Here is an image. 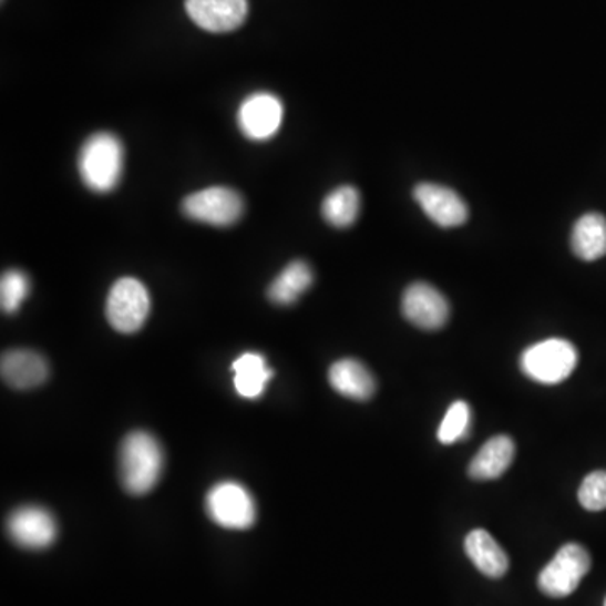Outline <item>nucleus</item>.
I'll use <instances>...</instances> for the list:
<instances>
[{
	"label": "nucleus",
	"mask_w": 606,
	"mask_h": 606,
	"mask_svg": "<svg viewBox=\"0 0 606 606\" xmlns=\"http://www.w3.org/2000/svg\"><path fill=\"white\" fill-rule=\"evenodd\" d=\"M164 469L161 443L147 431H134L120 449V479L126 492L144 495L157 485Z\"/></svg>",
	"instance_id": "1"
},
{
	"label": "nucleus",
	"mask_w": 606,
	"mask_h": 606,
	"mask_svg": "<svg viewBox=\"0 0 606 606\" xmlns=\"http://www.w3.org/2000/svg\"><path fill=\"white\" fill-rule=\"evenodd\" d=\"M122 142L109 132H100L84 142L78 157V171L84 186L95 193H109L119 186L123 174Z\"/></svg>",
	"instance_id": "2"
},
{
	"label": "nucleus",
	"mask_w": 606,
	"mask_h": 606,
	"mask_svg": "<svg viewBox=\"0 0 606 606\" xmlns=\"http://www.w3.org/2000/svg\"><path fill=\"white\" fill-rule=\"evenodd\" d=\"M578 366V351L565 339H547L524 351L521 369L541 384H557L568 379Z\"/></svg>",
	"instance_id": "3"
},
{
	"label": "nucleus",
	"mask_w": 606,
	"mask_h": 606,
	"mask_svg": "<svg viewBox=\"0 0 606 606\" xmlns=\"http://www.w3.org/2000/svg\"><path fill=\"white\" fill-rule=\"evenodd\" d=\"M151 312L147 288L135 278H120L110 288L105 314L110 326L122 333H134L144 326Z\"/></svg>",
	"instance_id": "4"
},
{
	"label": "nucleus",
	"mask_w": 606,
	"mask_h": 606,
	"mask_svg": "<svg viewBox=\"0 0 606 606\" xmlns=\"http://www.w3.org/2000/svg\"><path fill=\"white\" fill-rule=\"evenodd\" d=\"M589 569L592 557L588 551L576 543L565 544L557 551L549 565L544 566L537 578V586L544 595L565 598L575 593Z\"/></svg>",
	"instance_id": "5"
},
{
	"label": "nucleus",
	"mask_w": 606,
	"mask_h": 606,
	"mask_svg": "<svg viewBox=\"0 0 606 606\" xmlns=\"http://www.w3.org/2000/svg\"><path fill=\"white\" fill-rule=\"evenodd\" d=\"M183 209L187 218L194 222L225 228L235 225L242 218L245 203L236 191L216 186L187 196Z\"/></svg>",
	"instance_id": "6"
},
{
	"label": "nucleus",
	"mask_w": 606,
	"mask_h": 606,
	"mask_svg": "<svg viewBox=\"0 0 606 606\" xmlns=\"http://www.w3.org/2000/svg\"><path fill=\"white\" fill-rule=\"evenodd\" d=\"M207 514L225 530H248L256 521L251 494L236 482H222L210 489L206 499Z\"/></svg>",
	"instance_id": "7"
},
{
	"label": "nucleus",
	"mask_w": 606,
	"mask_h": 606,
	"mask_svg": "<svg viewBox=\"0 0 606 606\" xmlns=\"http://www.w3.org/2000/svg\"><path fill=\"white\" fill-rule=\"evenodd\" d=\"M8 533L24 549H47L58 537V524L53 514L38 505H25L12 512Z\"/></svg>",
	"instance_id": "8"
},
{
	"label": "nucleus",
	"mask_w": 606,
	"mask_h": 606,
	"mask_svg": "<svg viewBox=\"0 0 606 606\" xmlns=\"http://www.w3.org/2000/svg\"><path fill=\"white\" fill-rule=\"evenodd\" d=\"M284 120V105L271 93H253L239 105L238 125L251 141L274 137Z\"/></svg>",
	"instance_id": "9"
},
{
	"label": "nucleus",
	"mask_w": 606,
	"mask_h": 606,
	"mask_svg": "<svg viewBox=\"0 0 606 606\" xmlns=\"http://www.w3.org/2000/svg\"><path fill=\"white\" fill-rule=\"evenodd\" d=\"M403 316L420 329L436 330L449 320V301L435 287L418 281L404 291Z\"/></svg>",
	"instance_id": "10"
},
{
	"label": "nucleus",
	"mask_w": 606,
	"mask_h": 606,
	"mask_svg": "<svg viewBox=\"0 0 606 606\" xmlns=\"http://www.w3.org/2000/svg\"><path fill=\"white\" fill-rule=\"evenodd\" d=\"M186 11L204 31L229 32L248 18V0H186Z\"/></svg>",
	"instance_id": "11"
},
{
	"label": "nucleus",
	"mask_w": 606,
	"mask_h": 606,
	"mask_svg": "<svg viewBox=\"0 0 606 606\" xmlns=\"http://www.w3.org/2000/svg\"><path fill=\"white\" fill-rule=\"evenodd\" d=\"M414 199L431 222L443 228H455L469 218V207L455 191L439 184H420L414 189Z\"/></svg>",
	"instance_id": "12"
},
{
	"label": "nucleus",
	"mask_w": 606,
	"mask_h": 606,
	"mask_svg": "<svg viewBox=\"0 0 606 606\" xmlns=\"http://www.w3.org/2000/svg\"><path fill=\"white\" fill-rule=\"evenodd\" d=\"M0 372L6 384L14 389H32L47 381L50 374L47 359L28 349H14L2 355Z\"/></svg>",
	"instance_id": "13"
},
{
	"label": "nucleus",
	"mask_w": 606,
	"mask_h": 606,
	"mask_svg": "<svg viewBox=\"0 0 606 606\" xmlns=\"http://www.w3.org/2000/svg\"><path fill=\"white\" fill-rule=\"evenodd\" d=\"M329 382L337 393L356 401L371 400L376 393L374 376L356 359L333 362L329 369Z\"/></svg>",
	"instance_id": "14"
},
{
	"label": "nucleus",
	"mask_w": 606,
	"mask_h": 606,
	"mask_svg": "<svg viewBox=\"0 0 606 606\" xmlns=\"http://www.w3.org/2000/svg\"><path fill=\"white\" fill-rule=\"evenodd\" d=\"M466 556L475 568L489 578H502L509 569V557L497 541L484 530H475L465 537Z\"/></svg>",
	"instance_id": "15"
},
{
	"label": "nucleus",
	"mask_w": 606,
	"mask_h": 606,
	"mask_svg": "<svg viewBox=\"0 0 606 606\" xmlns=\"http://www.w3.org/2000/svg\"><path fill=\"white\" fill-rule=\"evenodd\" d=\"M514 455L515 445L509 436H494L482 446L477 455L473 456L469 466V475L475 481L499 479L511 466Z\"/></svg>",
	"instance_id": "16"
},
{
	"label": "nucleus",
	"mask_w": 606,
	"mask_h": 606,
	"mask_svg": "<svg viewBox=\"0 0 606 606\" xmlns=\"http://www.w3.org/2000/svg\"><path fill=\"white\" fill-rule=\"evenodd\" d=\"M235 371V389L239 397L256 400L267 389L268 381L274 378V371L268 368L267 359L258 352H246L233 362Z\"/></svg>",
	"instance_id": "17"
},
{
	"label": "nucleus",
	"mask_w": 606,
	"mask_h": 606,
	"mask_svg": "<svg viewBox=\"0 0 606 606\" xmlns=\"http://www.w3.org/2000/svg\"><path fill=\"white\" fill-rule=\"evenodd\" d=\"M572 248L578 258L595 261L606 255V218L588 213L578 219L572 235Z\"/></svg>",
	"instance_id": "18"
},
{
	"label": "nucleus",
	"mask_w": 606,
	"mask_h": 606,
	"mask_svg": "<svg viewBox=\"0 0 606 606\" xmlns=\"http://www.w3.org/2000/svg\"><path fill=\"white\" fill-rule=\"evenodd\" d=\"M312 281V268L306 261H291L268 288V298L277 306H291L309 290Z\"/></svg>",
	"instance_id": "19"
},
{
	"label": "nucleus",
	"mask_w": 606,
	"mask_h": 606,
	"mask_svg": "<svg viewBox=\"0 0 606 606\" xmlns=\"http://www.w3.org/2000/svg\"><path fill=\"white\" fill-rule=\"evenodd\" d=\"M359 207H361V199L355 187H337L323 199L322 216L336 228H349L358 219Z\"/></svg>",
	"instance_id": "20"
},
{
	"label": "nucleus",
	"mask_w": 606,
	"mask_h": 606,
	"mask_svg": "<svg viewBox=\"0 0 606 606\" xmlns=\"http://www.w3.org/2000/svg\"><path fill=\"white\" fill-rule=\"evenodd\" d=\"M470 421H472V413H470L469 403H465V401H455L449 408L442 424H440V442L443 445H452V443L465 439L469 435Z\"/></svg>",
	"instance_id": "21"
},
{
	"label": "nucleus",
	"mask_w": 606,
	"mask_h": 606,
	"mask_svg": "<svg viewBox=\"0 0 606 606\" xmlns=\"http://www.w3.org/2000/svg\"><path fill=\"white\" fill-rule=\"evenodd\" d=\"M31 284L28 275L21 270H9L0 280V304L6 314L18 312L22 301L28 298Z\"/></svg>",
	"instance_id": "22"
},
{
	"label": "nucleus",
	"mask_w": 606,
	"mask_h": 606,
	"mask_svg": "<svg viewBox=\"0 0 606 606\" xmlns=\"http://www.w3.org/2000/svg\"><path fill=\"white\" fill-rule=\"evenodd\" d=\"M579 504L586 511L598 512L606 509V470H596L583 481L578 491Z\"/></svg>",
	"instance_id": "23"
},
{
	"label": "nucleus",
	"mask_w": 606,
	"mask_h": 606,
	"mask_svg": "<svg viewBox=\"0 0 606 606\" xmlns=\"http://www.w3.org/2000/svg\"><path fill=\"white\" fill-rule=\"evenodd\" d=\"M605 606H606V599H605Z\"/></svg>",
	"instance_id": "24"
}]
</instances>
